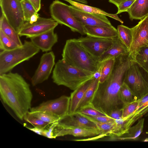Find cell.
Listing matches in <instances>:
<instances>
[{
    "label": "cell",
    "instance_id": "obj_14",
    "mask_svg": "<svg viewBox=\"0 0 148 148\" xmlns=\"http://www.w3.org/2000/svg\"><path fill=\"white\" fill-rule=\"evenodd\" d=\"M69 8L73 15L84 26L113 27L106 16L104 15L89 14L82 11L71 5H69Z\"/></svg>",
    "mask_w": 148,
    "mask_h": 148
},
{
    "label": "cell",
    "instance_id": "obj_23",
    "mask_svg": "<svg viewBox=\"0 0 148 148\" xmlns=\"http://www.w3.org/2000/svg\"><path fill=\"white\" fill-rule=\"evenodd\" d=\"M144 120V118L141 119L136 124L130 127L126 133L116 138L120 140H137L143 131Z\"/></svg>",
    "mask_w": 148,
    "mask_h": 148
},
{
    "label": "cell",
    "instance_id": "obj_28",
    "mask_svg": "<svg viewBox=\"0 0 148 148\" xmlns=\"http://www.w3.org/2000/svg\"><path fill=\"white\" fill-rule=\"evenodd\" d=\"M19 46L0 29V48L2 51H9Z\"/></svg>",
    "mask_w": 148,
    "mask_h": 148
},
{
    "label": "cell",
    "instance_id": "obj_13",
    "mask_svg": "<svg viewBox=\"0 0 148 148\" xmlns=\"http://www.w3.org/2000/svg\"><path fill=\"white\" fill-rule=\"evenodd\" d=\"M55 56L53 51L46 52L41 56L39 64L31 79L34 86L47 80L55 65Z\"/></svg>",
    "mask_w": 148,
    "mask_h": 148
},
{
    "label": "cell",
    "instance_id": "obj_5",
    "mask_svg": "<svg viewBox=\"0 0 148 148\" xmlns=\"http://www.w3.org/2000/svg\"><path fill=\"white\" fill-rule=\"evenodd\" d=\"M40 49L30 41L25 40L17 48L0 53V75L8 73L18 65L28 60L38 53Z\"/></svg>",
    "mask_w": 148,
    "mask_h": 148
},
{
    "label": "cell",
    "instance_id": "obj_33",
    "mask_svg": "<svg viewBox=\"0 0 148 148\" xmlns=\"http://www.w3.org/2000/svg\"><path fill=\"white\" fill-rule=\"evenodd\" d=\"M23 10L25 21H29L30 17L36 12L29 0H19Z\"/></svg>",
    "mask_w": 148,
    "mask_h": 148
},
{
    "label": "cell",
    "instance_id": "obj_7",
    "mask_svg": "<svg viewBox=\"0 0 148 148\" xmlns=\"http://www.w3.org/2000/svg\"><path fill=\"white\" fill-rule=\"evenodd\" d=\"M51 18L58 24L69 27L73 32L86 35L84 26L72 14L69 5L59 0L53 1L49 6Z\"/></svg>",
    "mask_w": 148,
    "mask_h": 148
},
{
    "label": "cell",
    "instance_id": "obj_17",
    "mask_svg": "<svg viewBox=\"0 0 148 148\" xmlns=\"http://www.w3.org/2000/svg\"><path fill=\"white\" fill-rule=\"evenodd\" d=\"M52 29L40 35L30 38L31 41L43 52H47L52 50L58 41L57 34Z\"/></svg>",
    "mask_w": 148,
    "mask_h": 148
},
{
    "label": "cell",
    "instance_id": "obj_44",
    "mask_svg": "<svg viewBox=\"0 0 148 148\" xmlns=\"http://www.w3.org/2000/svg\"><path fill=\"white\" fill-rule=\"evenodd\" d=\"M39 17V14L37 12H36L32 15L29 22L30 23L32 24L36 21Z\"/></svg>",
    "mask_w": 148,
    "mask_h": 148
},
{
    "label": "cell",
    "instance_id": "obj_38",
    "mask_svg": "<svg viewBox=\"0 0 148 148\" xmlns=\"http://www.w3.org/2000/svg\"><path fill=\"white\" fill-rule=\"evenodd\" d=\"M56 125L57 123H52L50 125L48 129L45 128L42 132V136L49 138H56L54 135L53 130Z\"/></svg>",
    "mask_w": 148,
    "mask_h": 148
},
{
    "label": "cell",
    "instance_id": "obj_2",
    "mask_svg": "<svg viewBox=\"0 0 148 148\" xmlns=\"http://www.w3.org/2000/svg\"><path fill=\"white\" fill-rule=\"evenodd\" d=\"M124 72L114 69L109 77L99 83L91 103L95 108L108 116L117 109H121L124 104L120 99L119 92L124 81Z\"/></svg>",
    "mask_w": 148,
    "mask_h": 148
},
{
    "label": "cell",
    "instance_id": "obj_1",
    "mask_svg": "<svg viewBox=\"0 0 148 148\" xmlns=\"http://www.w3.org/2000/svg\"><path fill=\"white\" fill-rule=\"evenodd\" d=\"M1 98L20 119L31 108L32 94L29 84L17 73L10 72L0 75Z\"/></svg>",
    "mask_w": 148,
    "mask_h": 148
},
{
    "label": "cell",
    "instance_id": "obj_32",
    "mask_svg": "<svg viewBox=\"0 0 148 148\" xmlns=\"http://www.w3.org/2000/svg\"><path fill=\"white\" fill-rule=\"evenodd\" d=\"M29 112L40 120L50 124L57 123L60 118L49 112Z\"/></svg>",
    "mask_w": 148,
    "mask_h": 148
},
{
    "label": "cell",
    "instance_id": "obj_24",
    "mask_svg": "<svg viewBox=\"0 0 148 148\" xmlns=\"http://www.w3.org/2000/svg\"><path fill=\"white\" fill-rule=\"evenodd\" d=\"M115 61L116 58H112L99 63L97 72L99 74V83H103L109 77L112 71Z\"/></svg>",
    "mask_w": 148,
    "mask_h": 148
},
{
    "label": "cell",
    "instance_id": "obj_21",
    "mask_svg": "<svg viewBox=\"0 0 148 148\" xmlns=\"http://www.w3.org/2000/svg\"><path fill=\"white\" fill-rule=\"evenodd\" d=\"M127 12L132 21L143 19L148 15V0H135Z\"/></svg>",
    "mask_w": 148,
    "mask_h": 148
},
{
    "label": "cell",
    "instance_id": "obj_45",
    "mask_svg": "<svg viewBox=\"0 0 148 148\" xmlns=\"http://www.w3.org/2000/svg\"><path fill=\"white\" fill-rule=\"evenodd\" d=\"M109 1L115 5L117 7L121 3L127 0H108Z\"/></svg>",
    "mask_w": 148,
    "mask_h": 148
},
{
    "label": "cell",
    "instance_id": "obj_11",
    "mask_svg": "<svg viewBox=\"0 0 148 148\" xmlns=\"http://www.w3.org/2000/svg\"><path fill=\"white\" fill-rule=\"evenodd\" d=\"M70 97L63 95L55 99L42 102L39 105L32 108L30 112H45L61 118L68 114Z\"/></svg>",
    "mask_w": 148,
    "mask_h": 148
},
{
    "label": "cell",
    "instance_id": "obj_10",
    "mask_svg": "<svg viewBox=\"0 0 148 148\" xmlns=\"http://www.w3.org/2000/svg\"><path fill=\"white\" fill-rule=\"evenodd\" d=\"M81 46L99 62L104 53L112 45V39H105L87 36L77 39Z\"/></svg>",
    "mask_w": 148,
    "mask_h": 148
},
{
    "label": "cell",
    "instance_id": "obj_43",
    "mask_svg": "<svg viewBox=\"0 0 148 148\" xmlns=\"http://www.w3.org/2000/svg\"><path fill=\"white\" fill-rule=\"evenodd\" d=\"M29 130L33 131L37 134L42 135L43 131L45 128L43 127H34V128L29 127H26Z\"/></svg>",
    "mask_w": 148,
    "mask_h": 148
},
{
    "label": "cell",
    "instance_id": "obj_40",
    "mask_svg": "<svg viewBox=\"0 0 148 148\" xmlns=\"http://www.w3.org/2000/svg\"><path fill=\"white\" fill-rule=\"evenodd\" d=\"M122 109H117L112 111L109 116L115 119H118L122 118Z\"/></svg>",
    "mask_w": 148,
    "mask_h": 148
},
{
    "label": "cell",
    "instance_id": "obj_31",
    "mask_svg": "<svg viewBox=\"0 0 148 148\" xmlns=\"http://www.w3.org/2000/svg\"><path fill=\"white\" fill-rule=\"evenodd\" d=\"M134 60L148 72V47L141 48Z\"/></svg>",
    "mask_w": 148,
    "mask_h": 148
},
{
    "label": "cell",
    "instance_id": "obj_36",
    "mask_svg": "<svg viewBox=\"0 0 148 148\" xmlns=\"http://www.w3.org/2000/svg\"><path fill=\"white\" fill-rule=\"evenodd\" d=\"M138 102L137 100L124 105L122 108V118H126L134 112L137 109Z\"/></svg>",
    "mask_w": 148,
    "mask_h": 148
},
{
    "label": "cell",
    "instance_id": "obj_27",
    "mask_svg": "<svg viewBox=\"0 0 148 148\" xmlns=\"http://www.w3.org/2000/svg\"><path fill=\"white\" fill-rule=\"evenodd\" d=\"M117 30L118 37L129 49L132 40V28L121 25L118 26Z\"/></svg>",
    "mask_w": 148,
    "mask_h": 148
},
{
    "label": "cell",
    "instance_id": "obj_25",
    "mask_svg": "<svg viewBox=\"0 0 148 148\" xmlns=\"http://www.w3.org/2000/svg\"><path fill=\"white\" fill-rule=\"evenodd\" d=\"M0 29L2 30L6 35L19 46L23 45L18 33L10 25L4 15L2 14L0 18Z\"/></svg>",
    "mask_w": 148,
    "mask_h": 148
},
{
    "label": "cell",
    "instance_id": "obj_9",
    "mask_svg": "<svg viewBox=\"0 0 148 148\" xmlns=\"http://www.w3.org/2000/svg\"><path fill=\"white\" fill-rule=\"evenodd\" d=\"M131 28L132 40L129 49V54L134 60L141 48L148 47V15Z\"/></svg>",
    "mask_w": 148,
    "mask_h": 148
},
{
    "label": "cell",
    "instance_id": "obj_46",
    "mask_svg": "<svg viewBox=\"0 0 148 148\" xmlns=\"http://www.w3.org/2000/svg\"><path fill=\"white\" fill-rule=\"evenodd\" d=\"M81 3L87 4L88 1L87 0H72Z\"/></svg>",
    "mask_w": 148,
    "mask_h": 148
},
{
    "label": "cell",
    "instance_id": "obj_47",
    "mask_svg": "<svg viewBox=\"0 0 148 148\" xmlns=\"http://www.w3.org/2000/svg\"><path fill=\"white\" fill-rule=\"evenodd\" d=\"M143 141L145 142H148V138H146Z\"/></svg>",
    "mask_w": 148,
    "mask_h": 148
},
{
    "label": "cell",
    "instance_id": "obj_22",
    "mask_svg": "<svg viewBox=\"0 0 148 148\" xmlns=\"http://www.w3.org/2000/svg\"><path fill=\"white\" fill-rule=\"evenodd\" d=\"M63 0L68 2L71 5L76 7L84 12L92 14H103L116 20L121 23H123V22L119 18L116 14H110L99 8L90 6L86 4L79 3L72 0Z\"/></svg>",
    "mask_w": 148,
    "mask_h": 148
},
{
    "label": "cell",
    "instance_id": "obj_3",
    "mask_svg": "<svg viewBox=\"0 0 148 148\" xmlns=\"http://www.w3.org/2000/svg\"><path fill=\"white\" fill-rule=\"evenodd\" d=\"M95 74L72 66L62 59L55 64L52 78L57 85L63 86L74 90L95 77Z\"/></svg>",
    "mask_w": 148,
    "mask_h": 148
},
{
    "label": "cell",
    "instance_id": "obj_20",
    "mask_svg": "<svg viewBox=\"0 0 148 148\" xmlns=\"http://www.w3.org/2000/svg\"><path fill=\"white\" fill-rule=\"evenodd\" d=\"M96 77L95 76L88 80L71 93L68 114H71L76 112L78 104L85 92Z\"/></svg>",
    "mask_w": 148,
    "mask_h": 148
},
{
    "label": "cell",
    "instance_id": "obj_29",
    "mask_svg": "<svg viewBox=\"0 0 148 148\" xmlns=\"http://www.w3.org/2000/svg\"><path fill=\"white\" fill-rule=\"evenodd\" d=\"M81 114L94 123L98 129L101 131L102 134L105 136L109 135L110 132L115 125V120L114 121L107 123L100 122L95 120L86 115Z\"/></svg>",
    "mask_w": 148,
    "mask_h": 148
},
{
    "label": "cell",
    "instance_id": "obj_34",
    "mask_svg": "<svg viewBox=\"0 0 148 148\" xmlns=\"http://www.w3.org/2000/svg\"><path fill=\"white\" fill-rule=\"evenodd\" d=\"M24 119L26 122L31 124L34 127H39L46 128L51 124L45 122L32 114L29 112L26 113L24 117Z\"/></svg>",
    "mask_w": 148,
    "mask_h": 148
},
{
    "label": "cell",
    "instance_id": "obj_16",
    "mask_svg": "<svg viewBox=\"0 0 148 148\" xmlns=\"http://www.w3.org/2000/svg\"><path fill=\"white\" fill-rule=\"evenodd\" d=\"M54 135L56 138L67 135L75 137H94L102 134L98 129H90L79 127H61L56 126L53 130Z\"/></svg>",
    "mask_w": 148,
    "mask_h": 148
},
{
    "label": "cell",
    "instance_id": "obj_30",
    "mask_svg": "<svg viewBox=\"0 0 148 148\" xmlns=\"http://www.w3.org/2000/svg\"><path fill=\"white\" fill-rule=\"evenodd\" d=\"M119 96L124 105L135 100L130 90L124 82L119 90Z\"/></svg>",
    "mask_w": 148,
    "mask_h": 148
},
{
    "label": "cell",
    "instance_id": "obj_8",
    "mask_svg": "<svg viewBox=\"0 0 148 148\" xmlns=\"http://www.w3.org/2000/svg\"><path fill=\"white\" fill-rule=\"evenodd\" d=\"M0 5L2 14L18 33L25 22L24 13L19 0H0Z\"/></svg>",
    "mask_w": 148,
    "mask_h": 148
},
{
    "label": "cell",
    "instance_id": "obj_26",
    "mask_svg": "<svg viewBox=\"0 0 148 148\" xmlns=\"http://www.w3.org/2000/svg\"><path fill=\"white\" fill-rule=\"evenodd\" d=\"M99 77H96L90 86L86 91L78 104L76 112L91 103L99 83Z\"/></svg>",
    "mask_w": 148,
    "mask_h": 148
},
{
    "label": "cell",
    "instance_id": "obj_6",
    "mask_svg": "<svg viewBox=\"0 0 148 148\" xmlns=\"http://www.w3.org/2000/svg\"><path fill=\"white\" fill-rule=\"evenodd\" d=\"M123 82L135 100L138 101L148 94V72L133 59L126 72Z\"/></svg>",
    "mask_w": 148,
    "mask_h": 148
},
{
    "label": "cell",
    "instance_id": "obj_42",
    "mask_svg": "<svg viewBox=\"0 0 148 148\" xmlns=\"http://www.w3.org/2000/svg\"><path fill=\"white\" fill-rule=\"evenodd\" d=\"M138 106L137 109L148 103V94L138 101Z\"/></svg>",
    "mask_w": 148,
    "mask_h": 148
},
{
    "label": "cell",
    "instance_id": "obj_15",
    "mask_svg": "<svg viewBox=\"0 0 148 148\" xmlns=\"http://www.w3.org/2000/svg\"><path fill=\"white\" fill-rule=\"evenodd\" d=\"M56 126L98 129L94 123L77 112L60 118L57 123Z\"/></svg>",
    "mask_w": 148,
    "mask_h": 148
},
{
    "label": "cell",
    "instance_id": "obj_18",
    "mask_svg": "<svg viewBox=\"0 0 148 148\" xmlns=\"http://www.w3.org/2000/svg\"><path fill=\"white\" fill-rule=\"evenodd\" d=\"M87 36L101 38L112 39L118 36L117 29L114 27H109L99 26H84Z\"/></svg>",
    "mask_w": 148,
    "mask_h": 148
},
{
    "label": "cell",
    "instance_id": "obj_4",
    "mask_svg": "<svg viewBox=\"0 0 148 148\" xmlns=\"http://www.w3.org/2000/svg\"><path fill=\"white\" fill-rule=\"evenodd\" d=\"M62 59L74 67L93 73L97 71L99 62L81 46L77 39L67 40L62 54Z\"/></svg>",
    "mask_w": 148,
    "mask_h": 148
},
{
    "label": "cell",
    "instance_id": "obj_35",
    "mask_svg": "<svg viewBox=\"0 0 148 148\" xmlns=\"http://www.w3.org/2000/svg\"><path fill=\"white\" fill-rule=\"evenodd\" d=\"M76 112L87 115L108 116L104 112L95 108L91 103L83 107Z\"/></svg>",
    "mask_w": 148,
    "mask_h": 148
},
{
    "label": "cell",
    "instance_id": "obj_37",
    "mask_svg": "<svg viewBox=\"0 0 148 148\" xmlns=\"http://www.w3.org/2000/svg\"><path fill=\"white\" fill-rule=\"evenodd\" d=\"M135 0H127L120 3L117 7L118 14L124 12H127Z\"/></svg>",
    "mask_w": 148,
    "mask_h": 148
},
{
    "label": "cell",
    "instance_id": "obj_39",
    "mask_svg": "<svg viewBox=\"0 0 148 148\" xmlns=\"http://www.w3.org/2000/svg\"><path fill=\"white\" fill-rule=\"evenodd\" d=\"M86 115L95 120L102 122H111L114 121L115 120L110 116H107Z\"/></svg>",
    "mask_w": 148,
    "mask_h": 148
},
{
    "label": "cell",
    "instance_id": "obj_41",
    "mask_svg": "<svg viewBox=\"0 0 148 148\" xmlns=\"http://www.w3.org/2000/svg\"><path fill=\"white\" fill-rule=\"evenodd\" d=\"M36 12L41 8V0H29Z\"/></svg>",
    "mask_w": 148,
    "mask_h": 148
},
{
    "label": "cell",
    "instance_id": "obj_12",
    "mask_svg": "<svg viewBox=\"0 0 148 148\" xmlns=\"http://www.w3.org/2000/svg\"><path fill=\"white\" fill-rule=\"evenodd\" d=\"M58 23L52 18L40 17L36 22L32 24L25 21L18 34L19 36L32 37L40 35L50 30L54 29Z\"/></svg>",
    "mask_w": 148,
    "mask_h": 148
},
{
    "label": "cell",
    "instance_id": "obj_19",
    "mask_svg": "<svg viewBox=\"0 0 148 148\" xmlns=\"http://www.w3.org/2000/svg\"><path fill=\"white\" fill-rule=\"evenodd\" d=\"M112 40V45L102 54L99 61V63L112 58H116L121 56L129 54V49L118 36Z\"/></svg>",
    "mask_w": 148,
    "mask_h": 148
}]
</instances>
